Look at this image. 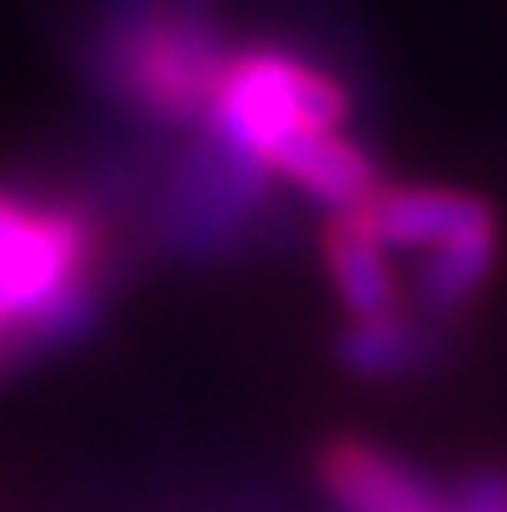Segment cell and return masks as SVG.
<instances>
[{"instance_id":"6da1fadb","label":"cell","mask_w":507,"mask_h":512,"mask_svg":"<svg viewBox=\"0 0 507 512\" xmlns=\"http://www.w3.org/2000/svg\"><path fill=\"white\" fill-rule=\"evenodd\" d=\"M95 234L70 209H40L0 189V304L25 343H60L90 324L85 264Z\"/></svg>"},{"instance_id":"7a4b0ae2","label":"cell","mask_w":507,"mask_h":512,"mask_svg":"<svg viewBox=\"0 0 507 512\" xmlns=\"http://www.w3.org/2000/svg\"><path fill=\"white\" fill-rule=\"evenodd\" d=\"M343 115L348 95L334 75H319L279 50L234 55L209 105L214 140L254 165H264L299 130H338Z\"/></svg>"},{"instance_id":"3957f363","label":"cell","mask_w":507,"mask_h":512,"mask_svg":"<svg viewBox=\"0 0 507 512\" xmlns=\"http://www.w3.org/2000/svg\"><path fill=\"white\" fill-rule=\"evenodd\" d=\"M224 55L214 45V30L194 15H145L135 30L120 35L115 75L125 95L160 115V120H194L209 115L214 90L224 80Z\"/></svg>"},{"instance_id":"277c9868","label":"cell","mask_w":507,"mask_h":512,"mask_svg":"<svg viewBox=\"0 0 507 512\" xmlns=\"http://www.w3.org/2000/svg\"><path fill=\"white\" fill-rule=\"evenodd\" d=\"M363 224L378 234L383 249H443L453 239L498 229L493 204L463 189H433V184H398V189H378L368 204H358Z\"/></svg>"},{"instance_id":"5b68a950","label":"cell","mask_w":507,"mask_h":512,"mask_svg":"<svg viewBox=\"0 0 507 512\" xmlns=\"http://www.w3.org/2000/svg\"><path fill=\"white\" fill-rule=\"evenodd\" d=\"M324 488L343 512H448L443 498L383 448L338 438L319 458Z\"/></svg>"},{"instance_id":"8992f818","label":"cell","mask_w":507,"mask_h":512,"mask_svg":"<svg viewBox=\"0 0 507 512\" xmlns=\"http://www.w3.org/2000/svg\"><path fill=\"white\" fill-rule=\"evenodd\" d=\"M264 170L294 179L304 194L324 199L334 214L338 209H358V204H368V199L378 194V170H373L368 155H363L353 140H343L338 130H299V135H289V140L264 160Z\"/></svg>"},{"instance_id":"52a82bcc","label":"cell","mask_w":507,"mask_h":512,"mask_svg":"<svg viewBox=\"0 0 507 512\" xmlns=\"http://www.w3.org/2000/svg\"><path fill=\"white\" fill-rule=\"evenodd\" d=\"M383 254L388 249L363 224V214L358 209H338L329 234H324V259H329L338 299L353 309V319H373V314H393L398 309V289H393V274H388Z\"/></svg>"},{"instance_id":"ba28073f","label":"cell","mask_w":507,"mask_h":512,"mask_svg":"<svg viewBox=\"0 0 507 512\" xmlns=\"http://www.w3.org/2000/svg\"><path fill=\"white\" fill-rule=\"evenodd\" d=\"M493 264H498V229H483V234H468V239L433 249L428 269L418 274L423 309H458L463 299H473L488 284Z\"/></svg>"},{"instance_id":"9c48e42d","label":"cell","mask_w":507,"mask_h":512,"mask_svg":"<svg viewBox=\"0 0 507 512\" xmlns=\"http://www.w3.org/2000/svg\"><path fill=\"white\" fill-rule=\"evenodd\" d=\"M418 343L423 334L403 314H373V319H353L338 334V363L363 378H393L418 363Z\"/></svg>"}]
</instances>
